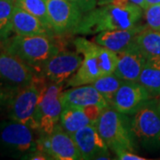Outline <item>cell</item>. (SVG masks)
<instances>
[{
    "mask_svg": "<svg viewBox=\"0 0 160 160\" xmlns=\"http://www.w3.org/2000/svg\"><path fill=\"white\" fill-rule=\"evenodd\" d=\"M130 2H132L134 5H137L138 6H140L143 11H145L149 7V6L147 5L146 0H130Z\"/></svg>",
    "mask_w": 160,
    "mask_h": 160,
    "instance_id": "f546056e",
    "label": "cell"
},
{
    "mask_svg": "<svg viewBox=\"0 0 160 160\" xmlns=\"http://www.w3.org/2000/svg\"><path fill=\"white\" fill-rule=\"evenodd\" d=\"M159 102H160V100H159Z\"/></svg>",
    "mask_w": 160,
    "mask_h": 160,
    "instance_id": "8d00e7d4",
    "label": "cell"
},
{
    "mask_svg": "<svg viewBox=\"0 0 160 160\" xmlns=\"http://www.w3.org/2000/svg\"><path fill=\"white\" fill-rule=\"evenodd\" d=\"M117 155V158L119 160H145L144 158L134 154L132 151L126 149H117L114 151Z\"/></svg>",
    "mask_w": 160,
    "mask_h": 160,
    "instance_id": "83f0119b",
    "label": "cell"
},
{
    "mask_svg": "<svg viewBox=\"0 0 160 160\" xmlns=\"http://www.w3.org/2000/svg\"><path fill=\"white\" fill-rule=\"evenodd\" d=\"M144 18L149 29L160 31V4L149 6L144 11Z\"/></svg>",
    "mask_w": 160,
    "mask_h": 160,
    "instance_id": "d4e9b609",
    "label": "cell"
},
{
    "mask_svg": "<svg viewBox=\"0 0 160 160\" xmlns=\"http://www.w3.org/2000/svg\"><path fill=\"white\" fill-rule=\"evenodd\" d=\"M83 58L78 52H59L48 60L42 70L43 76L51 83L63 85L79 69Z\"/></svg>",
    "mask_w": 160,
    "mask_h": 160,
    "instance_id": "8fae6325",
    "label": "cell"
},
{
    "mask_svg": "<svg viewBox=\"0 0 160 160\" xmlns=\"http://www.w3.org/2000/svg\"><path fill=\"white\" fill-rule=\"evenodd\" d=\"M15 3L11 0H0V42L9 38L12 29V14Z\"/></svg>",
    "mask_w": 160,
    "mask_h": 160,
    "instance_id": "cb8c5ba5",
    "label": "cell"
},
{
    "mask_svg": "<svg viewBox=\"0 0 160 160\" xmlns=\"http://www.w3.org/2000/svg\"><path fill=\"white\" fill-rule=\"evenodd\" d=\"M5 50L22 59L35 71L42 72L44 66L60 52L53 37L16 35L4 42Z\"/></svg>",
    "mask_w": 160,
    "mask_h": 160,
    "instance_id": "3957f363",
    "label": "cell"
},
{
    "mask_svg": "<svg viewBox=\"0 0 160 160\" xmlns=\"http://www.w3.org/2000/svg\"><path fill=\"white\" fill-rule=\"evenodd\" d=\"M118 62L114 74L124 81H138L146 62V58L137 45L134 43L126 51L118 52Z\"/></svg>",
    "mask_w": 160,
    "mask_h": 160,
    "instance_id": "2e32d148",
    "label": "cell"
},
{
    "mask_svg": "<svg viewBox=\"0 0 160 160\" xmlns=\"http://www.w3.org/2000/svg\"><path fill=\"white\" fill-rule=\"evenodd\" d=\"M96 127L104 142L113 151L117 149L136 150V142L132 131L129 116L121 113L112 106L103 109Z\"/></svg>",
    "mask_w": 160,
    "mask_h": 160,
    "instance_id": "277c9868",
    "label": "cell"
},
{
    "mask_svg": "<svg viewBox=\"0 0 160 160\" xmlns=\"http://www.w3.org/2000/svg\"><path fill=\"white\" fill-rule=\"evenodd\" d=\"M15 6L29 12L33 16L38 18L42 24L48 30L54 33L52 28L50 18L47 11V6L45 0H16Z\"/></svg>",
    "mask_w": 160,
    "mask_h": 160,
    "instance_id": "7402d4cb",
    "label": "cell"
},
{
    "mask_svg": "<svg viewBox=\"0 0 160 160\" xmlns=\"http://www.w3.org/2000/svg\"><path fill=\"white\" fill-rule=\"evenodd\" d=\"M151 96L138 81H124L115 94L111 106L121 113L132 116Z\"/></svg>",
    "mask_w": 160,
    "mask_h": 160,
    "instance_id": "4fadbf2b",
    "label": "cell"
},
{
    "mask_svg": "<svg viewBox=\"0 0 160 160\" xmlns=\"http://www.w3.org/2000/svg\"><path fill=\"white\" fill-rule=\"evenodd\" d=\"M0 43H2V42H0Z\"/></svg>",
    "mask_w": 160,
    "mask_h": 160,
    "instance_id": "d590c367",
    "label": "cell"
},
{
    "mask_svg": "<svg viewBox=\"0 0 160 160\" xmlns=\"http://www.w3.org/2000/svg\"><path fill=\"white\" fill-rule=\"evenodd\" d=\"M11 1H12V2H14V3H15V1H16V0H11Z\"/></svg>",
    "mask_w": 160,
    "mask_h": 160,
    "instance_id": "e575fe53",
    "label": "cell"
},
{
    "mask_svg": "<svg viewBox=\"0 0 160 160\" xmlns=\"http://www.w3.org/2000/svg\"><path fill=\"white\" fill-rule=\"evenodd\" d=\"M138 82L147 89L151 98L160 95V58L146 59Z\"/></svg>",
    "mask_w": 160,
    "mask_h": 160,
    "instance_id": "d6986e66",
    "label": "cell"
},
{
    "mask_svg": "<svg viewBox=\"0 0 160 160\" xmlns=\"http://www.w3.org/2000/svg\"><path fill=\"white\" fill-rule=\"evenodd\" d=\"M38 149L46 152L52 159H81L73 138L63 129L61 124H58L51 133L40 134V137L38 139Z\"/></svg>",
    "mask_w": 160,
    "mask_h": 160,
    "instance_id": "9c48e42d",
    "label": "cell"
},
{
    "mask_svg": "<svg viewBox=\"0 0 160 160\" xmlns=\"http://www.w3.org/2000/svg\"><path fill=\"white\" fill-rule=\"evenodd\" d=\"M135 44L146 59L160 58V31L144 28L136 36Z\"/></svg>",
    "mask_w": 160,
    "mask_h": 160,
    "instance_id": "ffe728a7",
    "label": "cell"
},
{
    "mask_svg": "<svg viewBox=\"0 0 160 160\" xmlns=\"http://www.w3.org/2000/svg\"><path fill=\"white\" fill-rule=\"evenodd\" d=\"M35 70L22 59L6 50L0 52V79L25 86L33 80Z\"/></svg>",
    "mask_w": 160,
    "mask_h": 160,
    "instance_id": "5bb4252c",
    "label": "cell"
},
{
    "mask_svg": "<svg viewBox=\"0 0 160 160\" xmlns=\"http://www.w3.org/2000/svg\"><path fill=\"white\" fill-rule=\"evenodd\" d=\"M147 5L148 6H152V5H156V4H160V0H146Z\"/></svg>",
    "mask_w": 160,
    "mask_h": 160,
    "instance_id": "836d02e7",
    "label": "cell"
},
{
    "mask_svg": "<svg viewBox=\"0 0 160 160\" xmlns=\"http://www.w3.org/2000/svg\"><path fill=\"white\" fill-rule=\"evenodd\" d=\"M123 82L124 80L119 78L113 73L103 76L95 80L91 85L102 95L109 106H111L115 94Z\"/></svg>",
    "mask_w": 160,
    "mask_h": 160,
    "instance_id": "603a6c76",
    "label": "cell"
},
{
    "mask_svg": "<svg viewBox=\"0 0 160 160\" xmlns=\"http://www.w3.org/2000/svg\"><path fill=\"white\" fill-rule=\"evenodd\" d=\"M60 124L65 131L72 135L82 127L92 124L84 109L81 108H63Z\"/></svg>",
    "mask_w": 160,
    "mask_h": 160,
    "instance_id": "44dd1931",
    "label": "cell"
},
{
    "mask_svg": "<svg viewBox=\"0 0 160 160\" xmlns=\"http://www.w3.org/2000/svg\"><path fill=\"white\" fill-rule=\"evenodd\" d=\"M47 86L44 76H35L33 80L23 86L12 100L9 118L24 124L33 130H39L38 109Z\"/></svg>",
    "mask_w": 160,
    "mask_h": 160,
    "instance_id": "8992f818",
    "label": "cell"
},
{
    "mask_svg": "<svg viewBox=\"0 0 160 160\" xmlns=\"http://www.w3.org/2000/svg\"><path fill=\"white\" fill-rule=\"evenodd\" d=\"M61 102L63 108H81L97 105L106 108L109 103L102 95L92 86H80L63 91L61 95Z\"/></svg>",
    "mask_w": 160,
    "mask_h": 160,
    "instance_id": "9a60e30c",
    "label": "cell"
},
{
    "mask_svg": "<svg viewBox=\"0 0 160 160\" xmlns=\"http://www.w3.org/2000/svg\"><path fill=\"white\" fill-rule=\"evenodd\" d=\"M63 85L51 83L46 87L38 109L40 134H49L60 122L62 111L61 95Z\"/></svg>",
    "mask_w": 160,
    "mask_h": 160,
    "instance_id": "30bf717a",
    "label": "cell"
},
{
    "mask_svg": "<svg viewBox=\"0 0 160 160\" xmlns=\"http://www.w3.org/2000/svg\"><path fill=\"white\" fill-rule=\"evenodd\" d=\"M130 3H132L130 2V0H111V2H110V4L117 6H126Z\"/></svg>",
    "mask_w": 160,
    "mask_h": 160,
    "instance_id": "4dcf8cb0",
    "label": "cell"
},
{
    "mask_svg": "<svg viewBox=\"0 0 160 160\" xmlns=\"http://www.w3.org/2000/svg\"><path fill=\"white\" fill-rule=\"evenodd\" d=\"M52 28L57 36L74 34L84 13L69 0H45Z\"/></svg>",
    "mask_w": 160,
    "mask_h": 160,
    "instance_id": "ba28073f",
    "label": "cell"
},
{
    "mask_svg": "<svg viewBox=\"0 0 160 160\" xmlns=\"http://www.w3.org/2000/svg\"><path fill=\"white\" fill-rule=\"evenodd\" d=\"M143 10L132 3L126 6H102L84 14L74 35H93L106 30L126 29L140 24Z\"/></svg>",
    "mask_w": 160,
    "mask_h": 160,
    "instance_id": "6da1fadb",
    "label": "cell"
},
{
    "mask_svg": "<svg viewBox=\"0 0 160 160\" xmlns=\"http://www.w3.org/2000/svg\"><path fill=\"white\" fill-rule=\"evenodd\" d=\"M105 109V108H104ZM84 111L86 112V116L88 117V118L90 119L91 123L92 125H96L98 119L100 118V116L102 112L103 108L97 106V105H93V106H88L84 108Z\"/></svg>",
    "mask_w": 160,
    "mask_h": 160,
    "instance_id": "484cf974",
    "label": "cell"
},
{
    "mask_svg": "<svg viewBox=\"0 0 160 160\" xmlns=\"http://www.w3.org/2000/svg\"><path fill=\"white\" fill-rule=\"evenodd\" d=\"M22 158L24 159H31V160H47V159H52V158L47 155L46 152L44 151H41V150H36L33 152H30L29 154L25 155Z\"/></svg>",
    "mask_w": 160,
    "mask_h": 160,
    "instance_id": "f1b7e54d",
    "label": "cell"
},
{
    "mask_svg": "<svg viewBox=\"0 0 160 160\" xmlns=\"http://www.w3.org/2000/svg\"><path fill=\"white\" fill-rule=\"evenodd\" d=\"M12 29L15 34L21 36L53 37L55 35L46 29L38 18L17 6L14 7L12 14Z\"/></svg>",
    "mask_w": 160,
    "mask_h": 160,
    "instance_id": "ac0fdd59",
    "label": "cell"
},
{
    "mask_svg": "<svg viewBox=\"0 0 160 160\" xmlns=\"http://www.w3.org/2000/svg\"><path fill=\"white\" fill-rule=\"evenodd\" d=\"M71 137L78 149L81 159H110L109 147L98 131L96 125H87Z\"/></svg>",
    "mask_w": 160,
    "mask_h": 160,
    "instance_id": "7c38bea8",
    "label": "cell"
},
{
    "mask_svg": "<svg viewBox=\"0 0 160 160\" xmlns=\"http://www.w3.org/2000/svg\"><path fill=\"white\" fill-rule=\"evenodd\" d=\"M6 100H7V94H6V92L3 89L0 88V106L6 102Z\"/></svg>",
    "mask_w": 160,
    "mask_h": 160,
    "instance_id": "1f68e13d",
    "label": "cell"
},
{
    "mask_svg": "<svg viewBox=\"0 0 160 160\" xmlns=\"http://www.w3.org/2000/svg\"><path fill=\"white\" fill-rule=\"evenodd\" d=\"M135 142L147 151L160 150V102L149 99L130 116Z\"/></svg>",
    "mask_w": 160,
    "mask_h": 160,
    "instance_id": "5b68a950",
    "label": "cell"
},
{
    "mask_svg": "<svg viewBox=\"0 0 160 160\" xmlns=\"http://www.w3.org/2000/svg\"><path fill=\"white\" fill-rule=\"evenodd\" d=\"M73 43L84 59L76 74L67 82L68 87L91 85L103 76L114 73L118 62V52L84 38H78Z\"/></svg>",
    "mask_w": 160,
    "mask_h": 160,
    "instance_id": "7a4b0ae2",
    "label": "cell"
},
{
    "mask_svg": "<svg viewBox=\"0 0 160 160\" xmlns=\"http://www.w3.org/2000/svg\"><path fill=\"white\" fill-rule=\"evenodd\" d=\"M144 28V26L139 24L131 29L102 31L98 33L94 38V42L99 46L106 47L116 52H124L135 43L136 36Z\"/></svg>",
    "mask_w": 160,
    "mask_h": 160,
    "instance_id": "e0dca14e",
    "label": "cell"
},
{
    "mask_svg": "<svg viewBox=\"0 0 160 160\" xmlns=\"http://www.w3.org/2000/svg\"><path fill=\"white\" fill-rule=\"evenodd\" d=\"M33 131L17 121H5L0 125V143L7 150L24 157L38 150V139Z\"/></svg>",
    "mask_w": 160,
    "mask_h": 160,
    "instance_id": "52a82bcc",
    "label": "cell"
},
{
    "mask_svg": "<svg viewBox=\"0 0 160 160\" xmlns=\"http://www.w3.org/2000/svg\"><path fill=\"white\" fill-rule=\"evenodd\" d=\"M111 0H97V5H99L100 6H105V5H108V4H110Z\"/></svg>",
    "mask_w": 160,
    "mask_h": 160,
    "instance_id": "d6a6232c",
    "label": "cell"
},
{
    "mask_svg": "<svg viewBox=\"0 0 160 160\" xmlns=\"http://www.w3.org/2000/svg\"><path fill=\"white\" fill-rule=\"evenodd\" d=\"M69 1H71L74 5L78 6L84 14L96 8V5H97V0H69Z\"/></svg>",
    "mask_w": 160,
    "mask_h": 160,
    "instance_id": "4316f807",
    "label": "cell"
}]
</instances>
